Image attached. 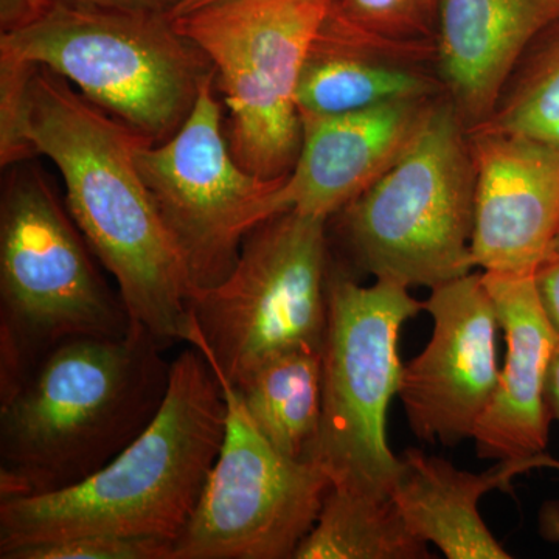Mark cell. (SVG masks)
I'll use <instances>...</instances> for the list:
<instances>
[{
    "label": "cell",
    "mask_w": 559,
    "mask_h": 559,
    "mask_svg": "<svg viewBox=\"0 0 559 559\" xmlns=\"http://www.w3.org/2000/svg\"><path fill=\"white\" fill-rule=\"evenodd\" d=\"M16 131L22 162L40 154L60 170L66 207L132 325L165 347L186 342L197 286L139 171L135 151L148 140L43 66L28 73Z\"/></svg>",
    "instance_id": "obj_1"
},
{
    "label": "cell",
    "mask_w": 559,
    "mask_h": 559,
    "mask_svg": "<svg viewBox=\"0 0 559 559\" xmlns=\"http://www.w3.org/2000/svg\"><path fill=\"white\" fill-rule=\"evenodd\" d=\"M150 331L76 337L0 399V500L73 487L117 457L164 403L171 364Z\"/></svg>",
    "instance_id": "obj_2"
},
{
    "label": "cell",
    "mask_w": 559,
    "mask_h": 559,
    "mask_svg": "<svg viewBox=\"0 0 559 559\" xmlns=\"http://www.w3.org/2000/svg\"><path fill=\"white\" fill-rule=\"evenodd\" d=\"M226 417L218 378L191 345L171 362L156 417L105 468L60 491L0 500V558L83 535L176 543L218 457Z\"/></svg>",
    "instance_id": "obj_3"
},
{
    "label": "cell",
    "mask_w": 559,
    "mask_h": 559,
    "mask_svg": "<svg viewBox=\"0 0 559 559\" xmlns=\"http://www.w3.org/2000/svg\"><path fill=\"white\" fill-rule=\"evenodd\" d=\"M9 168L0 204V399L62 342L131 329L44 173L28 160Z\"/></svg>",
    "instance_id": "obj_4"
},
{
    "label": "cell",
    "mask_w": 559,
    "mask_h": 559,
    "mask_svg": "<svg viewBox=\"0 0 559 559\" xmlns=\"http://www.w3.org/2000/svg\"><path fill=\"white\" fill-rule=\"evenodd\" d=\"M0 57L43 66L151 143L170 139L215 75L168 14L53 0L43 20L2 35Z\"/></svg>",
    "instance_id": "obj_5"
},
{
    "label": "cell",
    "mask_w": 559,
    "mask_h": 559,
    "mask_svg": "<svg viewBox=\"0 0 559 559\" xmlns=\"http://www.w3.org/2000/svg\"><path fill=\"white\" fill-rule=\"evenodd\" d=\"M474 187L468 130L443 95L403 156L334 215L337 230L374 280L433 289L476 267Z\"/></svg>",
    "instance_id": "obj_6"
},
{
    "label": "cell",
    "mask_w": 559,
    "mask_h": 559,
    "mask_svg": "<svg viewBox=\"0 0 559 559\" xmlns=\"http://www.w3.org/2000/svg\"><path fill=\"white\" fill-rule=\"evenodd\" d=\"M329 219L285 210L242 241L234 270L194 294L187 344L240 388L271 359L323 348L330 312Z\"/></svg>",
    "instance_id": "obj_7"
},
{
    "label": "cell",
    "mask_w": 559,
    "mask_h": 559,
    "mask_svg": "<svg viewBox=\"0 0 559 559\" xmlns=\"http://www.w3.org/2000/svg\"><path fill=\"white\" fill-rule=\"evenodd\" d=\"M331 7L333 0H227L173 20L212 61L231 156L259 178H286L299 157L297 87Z\"/></svg>",
    "instance_id": "obj_8"
},
{
    "label": "cell",
    "mask_w": 559,
    "mask_h": 559,
    "mask_svg": "<svg viewBox=\"0 0 559 559\" xmlns=\"http://www.w3.org/2000/svg\"><path fill=\"white\" fill-rule=\"evenodd\" d=\"M421 311L406 286L389 280L364 286L341 267L331 271L322 421L311 463L333 487L392 496L401 463L390 451L385 419L403 370L401 330Z\"/></svg>",
    "instance_id": "obj_9"
},
{
    "label": "cell",
    "mask_w": 559,
    "mask_h": 559,
    "mask_svg": "<svg viewBox=\"0 0 559 559\" xmlns=\"http://www.w3.org/2000/svg\"><path fill=\"white\" fill-rule=\"evenodd\" d=\"M143 182L178 242L198 290L223 282L237 264L242 241L283 212L286 178L263 179L231 156L215 75L170 139L135 151Z\"/></svg>",
    "instance_id": "obj_10"
},
{
    "label": "cell",
    "mask_w": 559,
    "mask_h": 559,
    "mask_svg": "<svg viewBox=\"0 0 559 559\" xmlns=\"http://www.w3.org/2000/svg\"><path fill=\"white\" fill-rule=\"evenodd\" d=\"M215 374L226 396V430L173 559L294 558L318 521L330 477L314 463L275 450L237 388Z\"/></svg>",
    "instance_id": "obj_11"
},
{
    "label": "cell",
    "mask_w": 559,
    "mask_h": 559,
    "mask_svg": "<svg viewBox=\"0 0 559 559\" xmlns=\"http://www.w3.org/2000/svg\"><path fill=\"white\" fill-rule=\"evenodd\" d=\"M425 349L401 370L399 396L412 432L454 447L474 430L498 388V310L481 272L430 289Z\"/></svg>",
    "instance_id": "obj_12"
},
{
    "label": "cell",
    "mask_w": 559,
    "mask_h": 559,
    "mask_svg": "<svg viewBox=\"0 0 559 559\" xmlns=\"http://www.w3.org/2000/svg\"><path fill=\"white\" fill-rule=\"evenodd\" d=\"M473 259L481 272L535 275L559 230V156L491 128L468 131Z\"/></svg>",
    "instance_id": "obj_13"
},
{
    "label": "cell",
    "mask_w": 559,
    "mask_h": 559,
    "mask_svg": "<svg viewBox=\"0 0 559 559\" xmlns=\"http://www.w3.org/2000/svg\"><path fill=\"white\" fill-rule=\"evenodd\" d=\"M436 100L301 117V148L280 190V207L333 218L403 156Z\"/></svg>",
    "instance_id": "obj_14"
},
{
    "label": "cell",
    "mask_w": 559,
    "mask_h": 559,
    "mask_svg": "<svg viewBox=\"0 0 559 559\" xmlns=\"http://www.w3.org/2000/svg\"><path fill=\"white\" fill-rule=\"evenodd\" d=\"M481 274L506 331L507 358L474 430L477 455L498 462L536 457L549 443L554 418L547 374L559 337L540 304L535 275Z\"/></svg>",
    "instance_id": "obj_15"
},
{
    "label": "cell",
    "mask_w": 559,
    "mask_h": 559,
    "mask_svg": "<svg viewBox=\"0 0 559 559\" xmlns=\"http://www.w3.org/2000/svg\"><path fill=\"white\" fill-rule=\"evenodd\" d=\"M558 21L559 0H441L437 70L466 130L487 123L522 55Z\"/></svg>",
    "instance_id": "obj_16"
},
{
    "label": "cell",
    "mask_w": 559,
    "mask_h": 559,
    "mask_svg": "<svg viewBox=\"0 0 559 559\" xmlns=\"http://www.w3.org/2000/svg\"><path fill=\"white\" fill-rule=\"evenodd\" d=\"M444 95L437 51L364 35L326 17L312 44L299 87L301 117H334Z\"/></svg>",
    "instance_id": "obj_17"
},
{
    "label": "cell",
    "mask_w": 559,
    "mask_h": 559,
    "mask_svg": "<svg viewBox=\"0 0 559 559\" xmlns=\"http://www.w3.org/2000/svg\"><path fill=\"white\" fill-rule=\"evenodd\" d=\"M547 452L502 460L481 474L455 468L448 460L406 450L392 499L415 535L450 559H510L509 551L481 520L480 499L495 489L510 491L511 480L533 468H550Z\"/></svg>",
    "instance_id": "obj_18"
},
{
    "label": "cell",
    "mask_w": 559,
    "mask_h": 559,
    "mask_svg": "<svg viewBox=\"0 0 559 559\" xmlns=\"http://www.w3.org/2000/svg\"><path fill=\"white\" fill-rule=\"evenodd\" d=\"M323 348L280 355L237 388L264 439L286 457L311 462L323 407Z\"/></svg>",
    "instance_id": "obj_19"
},
{
    "label": "cell",
    "mask_w": 559,
    "mask_h": 559,
    "mask_svg": "<svg viewBox=\"0 0 559 559\" xmlns=\"http://www.w3.org/2000/svg\"><path fill=\"white\" fill-rule=\"evenodd\" d=\"M395 500L331 485L318 521L293 559H429Z\"/></svg>",
    "instance_id": "obj_20"
},
{
    "label": "cell",
    "mask_w": 559,
    "mask_h": 559,
    "mask_svg": "<svg viewBox=\"0 0 559 559\" xmlns=\"http://www.w3.org/2000/svg\"><path fill=\"white\" fill-rule=\"evenodd\" d=\"M481 127L544 146L559 156V21L533 40Z\"/></svg>",
    "instance_id": "obj_21"
},
{
    "label": "cell",
    "mask_w": 559,
    "mask_h": 559,
    "mask_svg": "<svg viewBox=\"0 0 559 559\" xmlns=\"http://www.w3.org/2000/svg\"><path fill=\"white\" fill-rule=\"evenodd\" d=\"M441 0H333L330 16L373 38L437 51Z\"/></svg>",
    "instance_id": "obj_22"
},
{
    "label": "cell",
    "mask_w": 559,
    "mask_h": 559,
    "mask_svg": "<svg viewBox=\"0 0 559 559\" xmlns=\"http://www.w3.org/2000/svg\"><path fill=\"white\" fill-rule=\"evenodd\" d=\"M173 550L171 540L83 535L20 547L2 559H173Z\"/></svg>",
    "instance_id": "obj_23"
},
{
    "label": "cell",
    "mask_w": 559,
    "mask_h": 559,
    "mask_svg": "<svg viewBox=\"0 0 559 559\" xmlns=\"http://www.w3.org/2000/svg\"><path fill=\"white\" fill-rule=\"evenodd\" d=\"M53 0H0V28L11 35L31 27L46 16Z\"/></svg>",
    "instance_id": "obj_24"
},
{
    "label": "cell",
    "mask_w": 559,
    "mask_h": 559,
    "mask_svg": "<svg viewBox=\"0 0 559 559\" xmlns=\"http://www.w3.org/2000/svg\"><path fill=\"white\" fill-rule=\"evenodd\" d=\"M536 289L544 311L559 337V259H547L535 274Z\"/></svg>",
    "instance_id": "obj_25"
},
{
    "label": "cell",
    "mask_w": 559,
    "mask_h": 559,
    "mask_svg": "<svg viewBox=\"0 0 559 559\" xmlns=\"http://www.w3.org/2000/svg\"><path fill=\"white\" fill-rule=\"evenodd\" d=\"M70 2L102 7V9L145 11V13H162L170 16L178 0H70Z\"/></svg>",
    "instance_id": "obj_26"
},
{
    "label": "cell",
    "mask_w": 559,
    "mask_h": 559,
    "mask_svg": "<svg viewBox=\"0 0 559 559\" xmlns=\"http://www.w3.org/2000/svg\"><path fill=\"white\" fill-rule=\"evenodd\" d=\"M546 396L551 418L559 421V342L551 358L549 374H547Z\"/></svg>",
    "instance_id": "obj_27"
},
{
    "label": "cell",
    "mask_w": 559,
    "mask_h": 559,
    "mask_svg": "<svg viewBox=\"0 0 559 559\" xmlns=\"http://www.w3.org/2000/svg\"><path fill=\"white\" fill-rule=\"evenodd\" d=\"M550 468L559 471V460H551ZM540 530L544 536L555 543H559V506L558 503H547L540 513Z\"/></svg>",
    "instance_id": "obj_28"
},
{
    "label": "cell",
    "mask_w": 559,
    "mask_h": 559,
    "mask_svg": "<svg viewBox=\"0 0 559 559\" xmlns=\"http://www.w3.org/2000/svg\"><path fill=\"white\" fill-rule=\"evenodd\" d=\"M221 2H227V0H178L175 9L171 10L170 17L175 20V17L183 16V14L193 13V11Z\"/></svg>",
    "instance_id": "obj_29"
},
{
    "label": "cell",
    "mask_w": 559,
    "mask_h": 559,
    "mask_svg": "<svg viewBox=\"0 0 559 559\" xmlns=\"http://www.w3.org/2000/svg\"><path fill=\"white\" fill-rule=\"evenodd\" d=\"M549 259H559V230L557 237H555L554 245H551Z\"/></svg>",
    "instance_id": "obj_30"
}]
</instances>
